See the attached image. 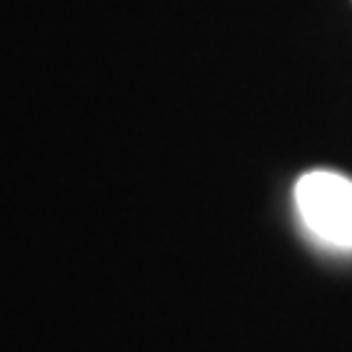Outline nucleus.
<instances>
[{
  "label": "nucleus",
  "mask_w": 352,
  "mask_h": 352,
  "mask_svg": "<svg viewBox=\"0 0 352 352\" xmlns=\"http://www.w3.org/2000/svg\"><path fill=\"white\" fill-rule=\"evenodd\" d=\"M295 206L314 238L352 251V177L331 170L305 173L295 186Z\"/></svg>",
  "instance_id": "nucleus-1"
}]
</instances>
